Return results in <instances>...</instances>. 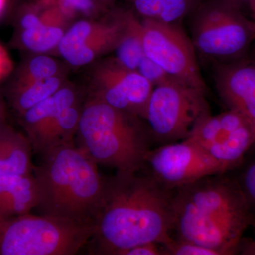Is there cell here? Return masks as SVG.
<instances>
[{"label":"cell","mask_w":255,"mask_h":255,"mask_svg":"<svg viewBox=\"0 0 255 255\" xmlns=\"http://www.w3.org/2000/svg\"><path fill=\"white\" fill-rule=\"evenodd\" d=\"M115 59L129 70H137L145 56L142 38V23L132 11L129 14L127 30L115 49Z\"/></svg>","instance_id":"20"},{"label":"cell","mask_w":255,"mask_h":255,"mask_svg":"<svg viewBox=\"0 0 255 255\" xmlns=\"http://www.w3.org/2000/svg\"><path fill=\"white\" fill-rule=\"evenodd\" d=\"M253 43H254V47H255V48H254V54H255V41H254V42H253Z\"/></svg>","instance_id":"35"},{"label":"cell","mask_w":255,"mask_h":255,"mask_svg":"<svg viewBox=\"0 0 255 255\" xmlns=\"http://www.w3.org/2000/svg\"><path fill=\"white\" fill-rule=\"evenodd\" d=\"M238 0L203 1L191 14V41L196 51L220 63L245 59L255 38V22Z\"/></svg>","instance_id":"6"},{"label":"cell","mask_w":255,"mask_h":255,"mask_svg":"<svg viewBox=\"0 0 255 255\" xmlns=\"http://www.w3.org/2000/svg\"><path fill=\"white\" fill-rule=\"evenodd\" d=\"M33 167L40 214L94 221L102 202L104 177L98 164L75 141L48 149Z\"/></svg>","instance_id":"3"},{"label":"cell","mask_w":255,"mask_h":255,"mask_svg":"<svg viewBox=\"0 0 255 255\" xmlns=\"http://www.w3.org/2000/svg\"><path fill=\"white\" fill-rule=\"evenodd\" d=\"M204 0H130L135 12L143 19L180 23Z\"/></svg>","instance_id":"17"},{"label":"cell","mask_w":255,"mask_h":255,"mask_svg":"<svg viewBox=\"0 0 255 255\" xmlns=\"http://www.w3.org/2000/svg\"><path fill=\"white\" fill-rule=\"evenodd\" d=\"M45 4L57 6L68 18L75 14L91 16L98 11L95 0H38Z\"/></svg>","instance_id":"24"},{"label":"cell","mask_w":255,"mask_h":255,"mask_svg":"<svg viewBox=\"0 0 255 255\" xmlns=\"http://www.w3.org/2000/svg\"><path fill=\"white\" fill-rule=\"evenodd\" d=\"M238 182L251 209H255V162L245 169Z\"/></svg>","instance_id":"26"},{"label":"cell","mask_w":255,"mask_h":255,"mask_svg":"<svg viewBox=\"0 0 255 255\" xmlns=\"http://www.w3.org/2000/svg\"><path fill=\"white\" fill-rule=\"evenodd\" d=\"M38 203V191L33 173L0 175V219L31 213Z\"/></svg>","instance_id":"16"},{"label":"cell","mask_w":255,"mask_h":255,"mask_svg":"<svg viewBox=\"0 0 255 255\" xmlns=\"http://www.w3.org/2000/svg\"><path fill=\"white\" fill-rule=\"evenodd\" d=\"M120 255H165L162 245L157 243H146L128 248Z\"/></svg>","instance_id":"27"},{"label":"cell","mask_w":255,"mask_h":255,"mask_svg":"<svg viewBox=\"0 0 255 255\" xmlns=\"http://www.w3.org/2000/svg\"><path fill=\"white\" fill-rule=\"evenodd\" d=\"M214 82L223 103L249 122L255 138V60L220 63Z\"/></svg>","instance_id":"13"},{"label":"cell","mask_w":255,"mask_h":255,"mask_svg":"<svg viewBox=\"0 0 255 255\" xmlns=\"http://www.w3.org/2000/svg\"><path fill=\"white\" fill-rule=\"evenodd\" d=\"M142 119L92 96L82 107L75 143L98 165L140 172L154 140Z\"/></svg>","instance_id":"4"},{"label":"cell","mask_w":255,"mask_h":255,"mask_svg":"<svg viewBox=\"0 0 255 255\" xmlns=\"http://www.w3.org/2000/svg\"><path fill=\"white\" fill-rule=\"evenodd\" d=\"M188 139L200 146L228 172L240 165L255 142L249 122L230 110L206 117Z\"/></svg>","instance_id":"10"},{"label":"cell","mask_w":255,"mask_h":255,"mask_svg":"<svg viewBox=\"0 0 255 255\" xmlns=\"http://www.w3.org/2000/svg\"><path fill=\"white\" fill-rule=\"evenodd\" d=\"M130 11H114L102 21H77L60 41V54L73 66L81 67L115 50L127 30Z\"/></svg>","instance_id":"11"},{"label":"cell","mask_w":255,"mask_h":255,"mask_svg":"<svg viewBox=\"0 0 255 255\" xmlns=\"http://www.w3.org/2000/svg\"><path fill=\"white\" fill-rule=\"evenodd\" d=\"M206 95L175 79L154 87L144 118L154 140L165 145L190 137L211 114Z\"/></svg>","instance_id":"7"},{"label":"cell","mask_w":255,"mask_h":255,"mask_svg":"<svg viewBox=\"0 0 255 255\" xmlns=\"http://www.w3.org/2000/svg\"><path fill=\"white\" fill-rule=\"evenodd\" d=\"M12 70V60L4 47L0 45V81L9 75Z\"/></svg>","instance_id":"28"},{"label":"cell","mask_w":255,"mask_h":255,"mask_svg":"<svg viewBox=\"0 0 255 255\" xmlns=\"http://www.w3.org/2000/svg\"><path fill=\"white\" fill-rule=\"evenodd\" d=\"M254 21H255V20H254Z\"/></svg>","instance_id":"36"},{"label":"cell","mask_w":255,"mask_h":255,"mask_svg":"<svg viewBox=\"0 0 255 255\" xmlns=\"http://www.w3.org/2000/svg\"><path fill=\"white\" fill-rule=\"evenodd\" d=\"M238 1L241 2L242 4H244V3H248V4H249V2L251 0H238Z\"/></svg>","instance_id":"32"},{"label":"cell","mask_w":255,"mask_h":255,"mask_svg":"<svg viewBox=\"0 0 255 255\" xmlns=\"http://www.w3.org/2000/svg\"><path fill=\"white\" fill-rule=\"evenodd\" d=\"M137 71L146 80H148L153 87L166 83L174 79L166 73L163 69L157 65L155 62L151 60L145 55L139 64Z\"/></svg>","instance_id":"25"},{"label":"cell","mask_w":255,"mask_h":255,"mask_svg":"<svg viewBox=\"0 0 255 255\" xmlns=\"http://www.w3.org/2000/svg\"><path fill=\"white\" fill-rule=\"evenodd\" d=\"M162 247L165 255H221L211 248L174 237L162 244Z\"/></svg>","instance_id":"23"},{"label":"cell","mask_w":255,"mask_h":255,"mask_svg":"<svg viewBox=\"0 0 255 255\" xmlns=\"http://www.w3.org/2000/svg\"><path fill=\"white\" fill-rule=\"evenodd\" d=\"M254 226V237L252 238L251 241L246 242V243L240 245L241 253L242 255H255V216L253 219V223ZM239 248V249H240Z\"/></svg>","instance_id":"29"},{"label":"cell","mask_w":255,"mask_h":255,"mask_svg":"<svg viewBox=\"0 0 255 255\" xmlns=\"http://www.w3.org/2000/svg\"><path fill=\"white\" fill-rule=\"evenodd\" d=\"M64 84L62 75H58L18 90L9 91L8 98L10 105L17 115H20L33 106L54 95Z\"/></svg>","instance_id":"19"},{"label":"cell","mask_w":255,"mask_h":255,"mask_svg":"<svg viewBox=\"0 0 255 255\" xmlns=\"http://www.w3.org/2000/svg\"><path fill=\"white\" fill-rule=\"evenodd\" d=\"M1 117H4V116H3L2 109H1V105H0V118H1Z\"/></svg>","instance_id":"34"},{"label":"cell","mask_w":255,"mask_h":255,"mask_svg":"<svg viewBox=\"0 0 255 255\" xmlns=\"http://www.w3.org/2000/svg\"><path fill=\"white\" fill-rule=\"evenodd\" d=\"M95 230L94 221L31 213L0 219V255H75Z\"/></svg>","instance_id":"5"},{"label":"cell","mask_w":255,"mask_h":255,"mask_svg":"<svg viewBox=\"0 0 255 255\" xmlns=\"http://www.w3.org/2000/svg\"><path fill=\"white\" fill-rule=\"evenodd\" d=\"M142 38L146 56L172 78L207 92V86L191 38L179 23L142 19Z\"/></svg>","instance_id":"8"},{"label":"cell","mask_w":255,"mask_h":255,"mask_svg":"<svg viewBox=\"0 0 255 255\" xmlns=\"http://www.w3.org/2000/svg\"><path fill=\"white\" fill-rule=\"evenodd\" d=\"M8 0H0V16L4 13Z\"/></svg>","instance_id":"30"},{"label":"cell","mask_w":255,"mask_h":255,"mask_svg":"<svg viewBox=\"0 0 255 255\" xmlns=\"http://www.w3.org/2000/svg\"><path fill=\"white\" fill-rule=\"evenodd\" d=\"M32 146L26 135L0 118V175L33 173Z\"/></svg>","instance_id":"15"},{"label":"cell","mask_w":255,"mask_h":255,"mask_svg":"<svg viewBox=\"0 0 255 255\" xmlns=\"http://www.w3.org/2000/svg\"><path fill=\"white\" fill-rule=\"evenodd\" d=\"M59 70V65L51 57L43 54L32 57L21 64L18 69L9 91L56 76L60 75Z\"/></svg>","instance_id":"21"},{"label":"cell","mask_w":255,"mask_h":255,"mask_svg":"<svg viewBox=\"0 0 255 255\" xmlns=\"http://www.w3.org/2000/svg\"><path fill=\"white\" fill-rule=\"evenodd\" d=\"M78 102L76 90L64 84L54 95L18 115L35 153L41 155L43 152L48 132L60 112Z\"/></svg>","instance_id":"14"},{"label":"cell","mask_w":255,"mask_h":255,"mask_svg":"<svg viewBox=\"0 0 255 255\" xmlns=\"http://www.w3.org/2000/svg\"><path fill=\"white\" fill-rule=\"evenodd\" d=\"M143 169L171 191L209 176L228 172L189 139L152 149L146 157Z\"/></svg>","instance_id":"9"},{"label":"cell","mask_w":255,"mask_h":255,"mask_svg":"<svg viewBox=\"0 0 255 255\" xmlns=\"http://www.w3.org/2000/svg\"><path fill=\"white\" fill-rule=\"evenodd\" d=\"M253 20H255V0H251L249 2Z\"/></svg>","instance_id":"31"},{"label":"cell","mask_w":255,"mask_h":255,"mask_svg":"<svg viewBox=\"0 0 255 255\" xmlns=\"http://www.w3.org/2000/svg\"><path fill=\"white\" fill-rule=\"evenodd\" d=\"M92 75V97L117 110L145 118L154 87L137 70L125 68L113 58L98 64Z\"/></svg>","instance_id":"12"},{"label":"cell","mask_w":255,"mask_h":255,"mask_svg":"<svg viewBox=\"0 0 255 255\" xmlns=\"http://www.w3.org/2000/svg\"><path fill=\"white\" fill-rule=\"evenodd\" d=\"M82 107L78 102L60 112L48 132L41 154L55 146L75 141Z\"/></svg>","instance_id":"22"},{"label":"cell","mask_w":255,"mask_h":255,"mask_svg":"<svg viewBox=\"0 0 255 255\" xmlns=\"http://www.w3.org/2000/svg\"><path fill=\"white\" fill-rule=\"evenodd\" d=\"M140 172H117L104 178L95 233L89 242L95 254L120 255L137 245H162L172 237L173 191Z\"/></svg>","instance_id":"1"},{"label":"cell","mask_w":255,"mask_h":255,"mask_svg":"<svg viewBox=\"0 0 255 255\" xmlns=\"http://www.w3.org/2000/svg\"><path fill=\"white\" fill-rule=\"evenodd\" d=\"M97 1H102V2L108 3L110 1H113V0H97Z\"/></svg>","instance_id":"33"},{"label":"cell","mask_w":255,"mask_h":255,"mask_svg":"<svg viewBox=\"0 0 255 255\" xmlns=\"http://www.w3.org/2000/svg\"><path fill=\"white\" fill-rule=\"evenodd\" d=\"M228 173V172H226ZM215 174L173 191L172 233L177 239L234 255L254 215L238 180Z\"/></svg>","instance_id":"2"},{"label":"cell","mask_w":255,"mask_h":255,"mask_svg":"<svg viewBox=\"0 0 255 255\" xmlns=\"http://www.w3.org/2000/svg\"><path fill=\"white\" fill-rule=\"evenodd\" d=\"M68 20H50L35 27L16 30L14 43L16 47L32 53H44L58 48L65 34V23Z\"/></svg>","instance_id":"18"}]
</instances>
